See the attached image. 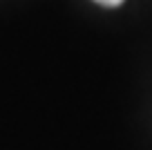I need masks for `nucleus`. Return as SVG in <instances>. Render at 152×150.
Segmentation results:
<instances>
[{"label":"nucleus","instance_id":"1","mask_svg":"<svg viewBox=\"0 0 152 150\" xmlns=\"http://www.w3.org/2000/svg\"><path fill=\"white\" fill-rule=\"evenodd\" d=\"M94 2H99V5H103V7H119L123 0H94Z\"/></svg>","mask_w":152,"mask_h":150}]
</instances>
